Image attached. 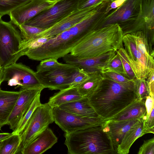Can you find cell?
Returning <instances> with one entry per match:
<instances>
[{
  "label": "cell",
  "instance_id": "cell-44",
  "mask_svg": "<svg viewBox=\"0 0 154 154\" xmlns=\"http://www.w3.org/2000/svg\"><path fill=\"white\" fill-rule=\"evenodd\" d=\"M48 0L58 2V1H60V0Z\"/></svg>",
  "mask_w": 154,
  "mask_h": 154
},
{
  "label": "cell",
  "instance_id": "cell-6",
  "mask_svg": "<svg viewBox=\"0 0 154 154\" xmlns=\"http://www.w3.org/2000/svg\"><path fill=\"white\" fill-rule=\"evenodd\" d=\"M53 108L48 102L41 103L35 109L19 134L20 141L16 154H22L24 149L53 123Z\"/></svg>",
  "mask_w": 154,
  "mask_h": 154
},
{
  "label": "cell",
  "instance_id": "cell-46",
  "mask_svg": "<svg viewBox=\"0 0 154 154\" xmlns=\"http://www.w3.org/2000/svg\"><path fill=\"white\" fill-rule=\"evenodd\" d=\"M112 2H113V1H116V0H111Z\"/></svg>",
  "mask_w": 154,
  "mask_h": 154
},
{
  "label": "cell",
  "instance_id": "cell-7",
  "mask_svg": "<svg viewBox=\"0 0 154 154\" xmlns=\"http://www.w3.org/2000/svg\"><path fill=\"white\" fill-rule=\"evenodd\" d=\"M141 4L142 0H125L107 14L99 28L117 24L122 29L124 35L132 33L141 13Z\"/></svg>",
  "mask_w": 154,
  "mask_h": 154
},
{
  "label": "cell",
  "instance_id": "cell-30",
  "mask_svg": "<svg viewBox=\"0 0 154 154\" xmlns=\"http://www.w3.org/2000/svg\"><path fill=\"white\" fill-rule=\"evenodd\" d=\"M108 71L120 74L126 78L120 57L117 51L116 54L106 66L101 73Z\"/></svg>",
  "mask_w": 154,
  "mask_h": 154
},
{
  "label": "cell",
  "instance_id": "cell-3",
  "mask_svg": "<svg viewBox=\"0 0 154 154\" xmlns=\"http://www.w3.org/2000/svg\"><path fill=\"white\" fill-rule=\"evenodd\" d=\"M149 38L143 31L124 35L119 49L130 65L136 78L146 79L154 71V51Z\"/></svg>",
  "mask_w": 154,
  "mask_h": 154
},
{
  "label": "cell",
  "instance_id": "cell-32",
  "mask_svg": "<svg viewBox=\"0 0 154 154\" xmlns=\"http://www.w3.org/2000/svg\"><path fill=\"white\" fill-rule=\"evenodd\" d=\"M103 77L123 85L134 87V80L126 78L123 75L115 72L108 71L101 73Z\"/></svg>",
  "mask_w": 154,
  "mask_h": 154
},
{
  "label": "cell",
  "instance_id": "cell-49",
  "mask_svg": "<svg viewBox=\"0 0 154 154\" xmlns=\"http://www.w3.org/2000/svg\"><path fill=\"white\" fill-rule=\"evenodd\" d=\"M1 128L0 127V130H1Z\"/></svg>",
  "mask_w": 154,
  "mask_h": 154
},
{
  "label": "cell",
  "instance_id": "cell-29",
  "mask_svg": "<svg viewBox=\"0 0 154 154\" xmlns=\"http://www.w3.org/2000/svg\"><path fill=\"white\" fill-rule=\"evenodd\" d=\"M31 0H0V15H8L16 9L27 3Z\"/></svg>",
  "mask_w": 154,
  "mask_h": 154
},
{
  "label": "cell",
  "instance_id": "cell-12",
  "mask_svg": "<svg viewBox=\"0 0 154 154\" xmlns=\"http://www.w3.org/2000/svg\"><path fill=\"white\" fill-rule=\"evenodd\" d=\"M52 113L54 122L65 133L102 125L106 121L100 117L89 118L73 114L58 107L53 108Z\"/></svg>",
  "mask_w": 154,
  "mask_h": 154
},
{
  "label": "cell",
  "instance_id": "cell-15",
  "mask_svg": "<svg viewBox=\"0 0 154 154\" xmlns=\"http://www.w3.org/2000/svg\"><path fill=\"white\" fill-rule=\"evenodd\" d=\"M116 53V51H111L96 57L87 58H79L69 53L62 58L66 63L73 65L88 73L96 72L101 73Z\"/></svg>",
  "mask_w": 154,
  "mask_h": 154
},
{
  "label": "cell",
  "instance_id": "cell-14",
  "mask_svg": "<svg viewBox=\"0 0 154 154\" xmlns=\"http://www.w3.org/2000/svg\"><path fill=\"white\" fill-rule=\"evenodd\" d=\"M101 3L85 9H77L50 27L39 33L32 38L43 37H51L57 35L85 19Z\"/></svg>",
  "mask_w": 154,
  "mask_h": 154
},
{
  "label": "cell",
  "instance_id": "cell-28",
  "mask_svg": "<svg viewBox=\"0 0 154 154\" xmlns=\"http://www.w3.org/2000/svg\"><path fill=\"white\" fill-rule=\"evenodd\" d=\"M41 93L35 97L29 108L24 114L14 131L12 133L13 134L21 133L27 125L33 112L35 109L41 103L40 97Z\"/></svg>",
  "mask_w": 154,
  "mask_h": 154
},
{
  "label": "cell",
  "instance_id": "cell-25",
  "mask_svg": "<svg viewBox=\"0 0 154 154\" xmlns=\"http://www.w3.org/2000/svg\"><path fill=\"white\" fill-rule=\"evenodd\" d=\"M89 73V78L76 86L81 96L88 98L96 90L104 79L102 73L100 72Z\"/></svg>",
  "mask_w": 154,
  "mask_h": 154
},
{
  "label": "cell",
  "instance_id": "cell-39",
  "mask_svg": "<svg viewBox=\"0 0 154 154\" xmlns=\"http://www.w3.org/2000/svg\"><path fill=\"white\" fill-rule=\"evenodd\" d=\"M154 108H153L147 119L144 121L145 126L150 133H154Z\"/></svg>",
  "mask_w": 154,
  "mask_h": 154
},
{
  "label": "cell",
  "instance_id": "cell-9",
  "mask_svg": "<svg viewBox=\"0 0 154 154\" xmlns=\"http://www.w3.org/2000/svg\"><path fill=\"white\" fill-rule=\"evenodd\" d=\"M79 0H60L24 24L47 29L78 9Z\"/></svg>",
  "mask_w": 154,
  "mask_h": 154
},
{
  "label": "cell",
  "instance_id": "cell-43",
  "mask_svg": "<svg viewBox=\"0 0 154 154\" xmlns=\"http://www.w3.org/2000/svg\"><path fill=\"white\" fill-rule=\"evenodd\" d=\"M4 68L0 66V88L1 84L4 81Z\"/></svg>",
  "mask_w": 154,
  "mask_h": 154
},
{
  "label": "cell",
  "instance_id": "cell-18",
  "mask_svg": "<svg viewBox=\"0 0 154 154\" xmlns=\"http://www.w3.org/2000/svg\"><path fill=\"white\" fill-rule=\"evenodd\" d=\"M154 0H142L141 11L133 32L143 31L151 38H154Z\"/></svg>",
  "mask_w": 154,
  "mask_h": 154
},
{
  "label": "cell",
  "instance_id": "cell-48",
  "mask_svg": "<svg viewBox=\"0 0 154 154\" xmlns=\"http://www.w3.org/2000/svg\"><path fill=\"white\" fill-rule=\"evenodd\" d=\"M1 142H2V141L0 142V146L1 145Z\"/></svg>",
  "mask_w": 154,
  "mask_h": 154
},
{
  "label": "cell",
  "instance_id": "cell-19",
  "mask_svg": "<svg viewBox=\"0 0 154 154\" xmlns=\"http://www.w3.org/2000/svg\"><path fill=\"white\" fill-rule=\"evenodd\" d=\"M58 138L48 127L31 143L22 154H41L57 142Z\"/></svg>",
  "mask_w": 154,
  "mask_h": 154
},
{
  "label": "cell",
  "instance_id": "cell-13",
  "mask_svg": "<svg viewBox=\"0 0 154 154\" xmlns=\"http://www.w3.org/2000/svg\"><path fill=\"white\" fill-rule=\"evenodd\" d=\"M57 2L48 0H31L9 13L10 21L17 27L24 24Z\"/></svg>",
  "mask_w": 154,
  "mask_h": 154
},
{
  "label": "cell",
  "instance_id": "cell-20",
  "mask_svg": "<svg viewBox=\"0 0 154 154\" xmlns=\"http://www.w3.org/2000/svg\"><path fill=\"white\" fill-rule=\"evenodd\" d=\"M146 120V116L141 118L125 133L117 147V154H128L131 145L138 138L150 133L145 126L144 121Z\"/></svg>",
  "mask_w": 154,
  "mask_h": 154
},
{
  "label": "cell",
  "instance_id": "cell-23",
  "mask_svg": "<svg viewBox=\"0 0 154 154\" xmlns=\"http://www.w3.org/2000/svg\"><path fill=\"white\" fill-rule=\"evenodd\" d=\"M145 101L144 100H136L109 119L114 121H123L140 119L144 117L146 115Z\"/></svg>",
  "mask_w": 154,
  "mask_h": 154
},
{
  "label": "cell",
  "instance_id": "cell-1",
  "mask_svg": "<svg viewBox=\"0 0 154 154\" xmlns=\"http://www.w3.org/2000/svg\"><path fill=\"white\" fill-rule=\"evenodd\" d=\"M106 16L102 8L99 7L74 26L57 35L50 37L41 47L28 51L26 55L30 59L41 61L49 58L58 59L69 54L91 31L98 28Z\"/></svg>",
  "mask_w": 154,
  "mask_h": 154
},
{
  "label": "cell",
  "instance_id": "cell-27",
  "mask_svg": "<svg viewBox=\"0 0 154 154\" xmlns=\"http://www.w3.org/2000/svg\"><path fill=\"white\" fill-rule=\"evenodd\" d=\"M20 141L18 134H13L2 141L0 154H16Z\"/></svg>",
  "mask_w": 154,
  "mask_h": 154
},
{
  "label": "cell",
  "instance_id": "cell-10",
  "mask_svg": "<svg viewBox=\"0 0 154 154\" xmlns=\"http://www.w3.org/2000/svg\"><path fill=\"white\" fill-rule=\"evenodd\" d=\"M79 70L72 64L62 63L60 66L51 70L36 72L45 88L60 90L70 87L73 78Z\"/></svg>",
  "mask_w": 154,
  "mask_h": 154
},
{
  "label": "cell",
  "instance_id": "cell-24",
  "mask_svg": "<svg viewBox=\"0 0 154 154\" xmlns=\"http://www.w3.org/2000/svg\"><path fill=\"white\" fill-rule=\"evenodd\" d=\"M76 86L70 87L60 90L49 99L48 103L52 108L58 107L62 104L81 99Z\"/></svg>",
  "mask_w": 154,
  "mask_h": 154
},
{
  "label": "cell",
  "instance_id": "cell-17",
  "mask_svg": "<svg viewBox=\"0 0 154 154\" xmlns=\"http://www.w3.org/2000/svg\"><path fill=\"white\" fill-rule=\"evenodd\" d=\"M141 118L123 121L109 119L103 123V129L109 136L116 150L125 133Z\"/></svg>",
  "mask_w": 154,
  "mask_h": 154
},
{
  "label": "cell",
  "instance_id": "cell-8",
  "mask_svg": "<svg viewBox=\"0 0 154 154\" xmlns=\"http://www.w3.org/2000/svg\"><path fill=\"white\" fill-rule=\"evenodd\" d=\"M22 40L19 31L11 21L0 19V58L5 67L16 63L21 57L19 47Z\"/></svg>",
  "mask_w": 154,
  "mask_h": 154
},
{
  "label": "cell",
  "instance_id": "cell-34",
  "mask_svg": "<svg viewBox=\"0 0 154 154\" xmlns=\"http://www.w3.org/2000/svg\"><path fill=\"white\" fill-rule=\"evenodd\" d=\"M62 63L58 62L57 59L49 58L41 61L36 67V72L51 70L60 66Z\"/></svg>",
  "mask_w": 154,
  "mask_h": 154
},
{
  "label": "cell",
  "instance_id": "cell-41",
  "mask_svg": "<svg viewBox=\"0 0 154 154\" xmlns=\"http://www.w3.org/2000/svg\"><path fill=\"white\" fill-rule=\"evenodd\" d=\"M154 71L147 78L146 80L150 96L154 98Z\"/></svg>",
  "mask_w": 154,
  "mask_h": 154
},
{
  "label": "cell",
  "instance_id": "cell-16",
  "mask_svg": "<svg viewBox=\"0 0 154 154\" xmlns=\"http://www.w3.org/2000/svg\"><path fill=\"white\" fill-rule=\"evenodd\" d=\"M45 88H20L19 97L8 118L7 125L14 131L22 116L37 95Z\"/></svg>",
  "mask_w": 154,
  "mask_h": 154
},
{
  "label": "cell",
  "instance_id": "cell-40",
  "mask_svg": "<svg viewBox=\"0 0 154 154\" xmlns=\"http://www.w3.org/2000/svg\"><path fill=\"white\" fill-rule=\"evenodd\" d=\"M145 104L146 110V120L154 108V98L150 95L147 96L146 99Z\"/></svg>",
  "mask_w": 154,
  "mask_h": 154
},
{
  "label": "cell",
  "instance_id": "cell-45",
  "mask_svg": "<svg viewBox=\"0 0 154 154\" xmlns=\"http://www.w3.org/2000/svg\"><path fill=\"white\" fill-rule=\"evenodd\" d=\"M0 66H1V61L0 58Z\"/></svg>",
  "mask_w": 154,
  "mask_h": 154
},
{
  "label": "cell",
  "instance_id": "cell-22",
  "mask_svg": "<svg viewBox=\"0 0 154 154\" xmlns=\"http://www.w3.org/2000/svg\"><path fill=\"white\" fill-rule=\"evenodd\" d=\"M20 92L0 88V127L7 125L8 118L19 97Z\"/></svg>",
  "mask_w": 154,
  "mask_h": 154
},
{
  "label": "cell",
  "instance_id": "cell-33",
  "mask_svg": "<svg viewBox=\"0 0 154 154\" xmlns=\"http://www.w3.org/2000/svg\"><path fill=\"white\" fill-rule=\"evenodd\" d=\"M20 29L22 39L32 38L45 30L40 28L23 24L17 27Z\"/></svg>",
  "mask_w": 154,
  "mask_h": 154
},
{
  "label": "cell",
  "instance_id": "cell-31",
  "mask_svg": "<svg viewBox=\"0 0 154 154\" xmlns=\"http://www.w3.org/2000/svg\"><path fill=\"white\" fill-rule=\"evenodd\" d=\"M134 82L137 100H145L146 97L150 95L146 79L136 78Z\"/></svg>",
  "mask_w": 154,
  "mask_h": 154
},
{
  "label": "cell",
  "instance_id": "cell-26",
  "mask_svg": "<svg viewBox=\"0 0 154 154\" xmlns=\"http://www.w3.org/2000/svg\"><path fill=\"white\" fill-rule=\"evenodd\" d=\"M50 37H41L29 39H22L19 47L21 56L25 55L29 51L37 48L47 42Z\"/></svg>",
  "mask_w": 154,
  "mask_h": 154
},
{
  "label": "cell",
  "instance_id": "cell-11",
  "mask_svg": "<svg viewBox=\"0 0 154 154\" xmlns=\"http://www.w3.org/2000/svg\"><path fill=\"white\" fill-rule=\"evenodd\" d=\"M4 68V81H7L9 86H16L15 89L44 88L36 72L22 63H16Z\"/></svg>",
  "mask_w": 154,
  "mask_h": 154
},
{
  "label": "cell",
  "instance_id": "cell-21",
  "mask_svg": "<svg viewBox=\"0 0 154 154\" xmlns=\"http://www.w3.org/2000/svg\"><path fill=\"white\" fill-rule=\"evenodd\" d=\"M58 107L67 112L83 117H100L91 104L88 98L86 97H83L79 100L63 104Z\"/></svg>",
  "mask_w": 154,
  "mask_h": 154
},
{
  "label": "cell",
  "instance_id": "cell-36",
  "mask_svg": "<svg viewBox=\"0 0 154 154\" xmlns=\"http://www.w3.org/2000/svg\"><path fill=\"white\" fill-rule=\"evenodd\" d=\"M138 154H154V138L144 141L137 153Z\"/></svg>",
  "mask_w": 154,
  "mask_h": 154
},
{
  "label": "cell",
  "instance_id": "cell-35",
  "mask_svg": "<svg viewBox=\"0 0 154 154\" xmlns=\"http://www.w3.org/2000/svg\"><path fill=\"white\" fill-rule=\"evenodd\" d=\"M89 76V73L80 69L73 78L70 87L77 86L87 79Z\"/></svg>",
  "mask_w": 154,
  "mask_h": 154
},
{
  "label": "cell",
  "instance_id": "cell-2",
  "mask_svg": "<svg viewBox=\"0 0 154 154\" xmlns=\"http://www.w3.org/2000/svg\"><path fill=\"white\" fill-rule=\"evenodd\" d=\"M98 116L107 120L137 100L134 87H130L104 78L88 97Z\"/></svg>",
  "mask_w": 154,
  "mask_h": 154
},
{
  "label": "cell",
  "instance_id": "cell-4",
  "mask_svg": "<svg viewBox=\"0 0 154 154\" xmlns=\"http://www.w3.org/2000/svg\"><path fill=\"white\" fill-rule=\"evenodd\" d=\"M123 36L118 24L107 25L88 33L69 54L79 58H87L116 51L123 45Z\"/></svg>",
  "mask_w": 154,
  "mask_h": 154
},
{
  "label": "cell",
  "instance_id": "cell-47",
  "mask_svg": "<svg viewBox=\"0 0 154 154\" xmlns=\"http://www.w3.org/2000/svg\"><path fill=\"white\" fill-rule=\"evenodd\" d=\"M2 16L0 15V19L1 18V17Z\"/></svg>",
  "mask_w": 154,
  "mask_h": 154
},
{
  "label": "cell",
  "instance_id": "cell-42",
  "mask_svg": "<svg viewBox=\"0 0 154 154\" xmlns=\"http://www.w3.org/2000/svg\"><path fill=\"white\" fill-rule=\"evenodd\" d=\"M12 134V133L4 132L0 133V142L11 136Z\"/></svg>",
  "mask_w": 154,
  "mask_h": 154
},
{
  "label": "cell",
  "instance_id": "cell-37",
  "mask_svg": "<svg viewBox=\"0 0 154 154\" xmlns=\"http://www.w3.org/2000/svg\"><path fill=\"white\" fill-rule=\"evenodd\" d=\"M108 0L111 1V0H79L78 9L87 8Z\"/></svg>",
  "mask_w": 154,
  "mask_h": 154
},
{
  "label": "cell",
  "instance_id": "cell-38",
  "mask_svg": "<svg viewBox=\"0 0 154 154\" xmlns=\"http://www.w3.org/2000/svg\"><path fill=\"white\" fill-rule=\"evenodd\" d=\"M117 51L120 57L126 78L131 80H134L136 78L130 65L125 60L119 50Z\"/></svg>",
  "mask_w": 154,
  "mask_h": 154
},
{
  "label": "cell",
  "instance_id": "cell-5",
  "mask_svg": "<svg viewBox=\"0 0 154 154\" xmlns=\"http://www.w3.org/2000/svg\"><path fill=\"white\" fill-rule=\"evenodd\" d=\"M103 124L74 132H65L64 143L67 148L68 153L117 154L109 137L103 129Z\"/></svg>",
  "mask_w": 154,
  "mask_h": 154
}]
</instances>
